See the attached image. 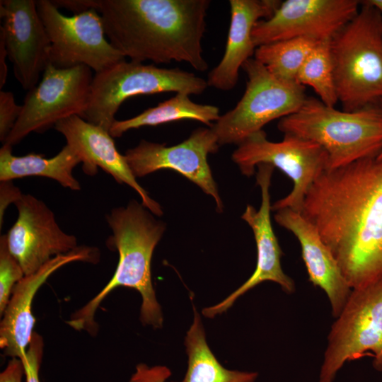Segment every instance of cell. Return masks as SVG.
Instances as JSON below:
<instances>
[{"instance_id":"cell-35","label":"cell","mask_w":382,"mask_h":382,"mask_svg":"<svg viewBox=\"0 0 382 382\" xmlns=\"http://www.w3.org/2000/svg\"><path fill=\"white\" fill-rule=\"evenodd\" d=\"M381 109L382 110V100L378 103V104ZM378 158L382 159V151L379 153V154L377 156Z\"/></svg>"},{"instance_id":"cell-30","label":"cell","mask_w":382,"mask_h":382,"mask_svg":"<svg viewBox=\"0 0 382 382\" xmlns=\"http://www.w3.org/2000/svg\"><path fill=\"white\" fill-rule=\"evenodd\" d=\"M20 190L12 181H1L0 185V226L1 227L6 209L11 203H16L22 196Z\"/></svg>"},{"instance_id":"cell-15","label":"cell","mask_w":382,"mask_h":382,"mask_svg":"<svg viewBox=\"0 0 382 382\" xmlns=\"http://www.w3.org/2000/svg\"><path fill=\"white\" fill-rule=\"evenodd\" d=\"M0 39L24 90L38 84L49 64L51 43L35 0H1Z\"/></svg>"},{"instance_id":"cell-1","label":"cell","mask_w":382,"mask_h":382,"mask_svg":"<svg viewBox=\"0 0 382 382\" xmlns=\"http://www.w3.org/2000/svg\"><path fill=\"white\" fill-rule=\"evenodd\" d=\"M301 214L352 289L382 277V159L371 156L325 170L309 188Z\"/></svg>"},{"instance_id":"cell-5","label":"cell","mask_w":382,"mask_h":382,"mask_svg":"<svg viewBox=\"0 0 382 382\" xmlns=\"http://www.w3.org/2000/svg\"><path fill=\"white\" fill-rule=\"evenodd\" d=\"M360 2L357 15L330 41L337 96L346 111L382 100V15Z\"/></svg>"},{"instance_id":"cell-10","label":"cell","mask_w":382,"mask_h":382,"mask_svg":"<svg viewBox=\"0 0 382 382\" xmlns=\"http://www.w3.org/2000/svg\"><path fill=\"white\" fill-rule=\"evenodd\" d=\"M36 6L51 43L49 63L55 68L85 65L96 74L125 59L106 38L97 9L66 16L52 1L37 0Z\"/></svg>"},{"instance_id":"cell-33","label":"cell","mask_w":382,"mask_h":382,"mask_svg":"<svg viewBox=\"0 0 382 382\" xmlns=\"http://www.w3.org/2000/svg\"><path fill=\"white\" fill-rule=\"evenodd\" d=\"M8 57L7 52L4 41L0 39V88L6 82L8 75V67L6 62V58Z\"/></svg>"},{"instance_id":"cell-13","label":"cell","mask_w":382,"mask_h":382,"mask_svg":"<svg viewBox=\"0 0 382 382\" xmlns=\"http://www.w3.org/2000/svg\"><path fill=\"white\" fill-rule=\"evenodd\" d=\"M359 4L357 0H286L270 18L255 23L254 45L299 37L332 39L357 15Z\"/></svg>"},{"instance_id":"cell-11","label":"cell","mask_w":382,"mask_h":382,"mask_svg":"<svg viewBox=\"0 0 382 382\" xmlns=\"http://www.w3.org/2000/svg\"><path fill=\"white\" fill-rule=\"evenodd\" d=\"M42 76L28 91L21 113L4 144L13 146L32 132L43 133L72 115L83 118L90 100L92 69L85 65L61 69L49 63Z\"/></svg>"},{"instance_id":"cell-7","label":"cell","mask_w":382,"mask_h":382,"mask_svg":"<svg viewBox=\"0 0 382 382\" xmlns=\"http://www.w3.org/2000/svg\"><path fill=\"white\" fill-rule=\"evenodd\" d=\"M364 357L382 372V277L352 290L328 334L318 382H333L347 361Z\"/></svg>"},{"instance_id":"cell-24","label":"cell","mask_w":382,"mask_h":382,"mask_svg":"<svg viewBox=\"0 0 382 382\" xmlns=\"http://www.w3.org/2000/svg\"><path fill=\"white\" fill-rule=\"evenodd\" d=\"M317 42L299 37L260 45L255 49L254 58L277 79L296 83L301 67Z\"/></svg>"},{"instance_id":"cell-19","label":"cell","mask_w":382,"mask_h":382,"mask_svg":"<svg viewBox=\"0 0 382 382\" xmlns=\"http://www.w3.org/2000/svg\"><path fill=\"white\" fill-rule=\"evenodd\" d=\"M274 219L298 239L308 279L326 294L332 314L337 318L352 289L345 279L332 251L316 227L301 213L289 208L282 209L276 211Z\"/></svg>"},{"instance_id":"cell-32","label":"cell","mask_w":382,"mask_h":382,"mask_svg":"<svg viewBox=\"0 0 382 382\" xmlns=\"http://www.w3.org/2000/svg\"><path fill=\"white\" fill-rule=\"evenodd\" d=\"M54 4L59 8H64L71 11L74 15L79 14L97 7V1L93 0H58L52 1Z\"/></svg>"},{"instance_id":"cell-31","label":"cell","mask_w":382,"mask_h":382,"mask_svg":"<svg viewBox=\"0 0 382 382\" xmlns=\"http://www.w3.org/2000/svg\"><path fill=\"white\" fill-rule=\"evenodd\" d=\"M24 374L25 367L22 360L13 357L0 374V382H22Z\"/></svg>"},{"instance_id":"cell-12","label":"cell","mask_w":382,"mask_h":382,"mask_svg":"<svg viewBox=\"0 0 382 382\" xmlns=\"http://www.w3.org/2000/svg\"><path fill=\"white\" fill-rule=\"evenodd\" d=\"M219 146L211 127H199L183 142L170 146L142 139L127 149L125 157L136 178L161 169L175 170L211 196L217 212H221L223 202L207 160L208 155L216 152Z\"/></svg>"},{"instance_id":"cell-20","label":"cell","mask_w":382,"mask_h":382,"mask_svg":"<svg viewBox=\"0 0 382 382\" xmlns=\"http://www.w3.org/2000/svg\"><path fill=\"white\" fill-rule=\"evenodd\" d=\"M282 1L230 0L231 22L225 51L220 62L208 75V86L230 91L237 84L239 69L255 54L252 31L255 23L270 18Z\"/></svg>"},{"instance_id":"cell-8","label":"cell","mask_w":382,"mask_h":382,"mask_svg":"<svg viewBox=\"0 0 382 382\" xmlns=\"http://www.w3.org/2000/svg\"><path fill=\"white\" fill-rule=\"evenodd\" d=\"M242 69L248 78L242 98L210 127L219 146L239 144L271 121L296 112L307 98L304 86L277 79L255 58Z\"/></svg>"},{"instance_id":"cell-16","label":"cell","mask_w":382,"mask_h":382,"mask_svg":"<svg viewBox=\"0 0 382 382\" xmlns=\"http://www.w3.org/2000/svg\"><path fill=\"white\" fill-rule=\"evenodd\" d=\"M257 167L256 179L261 190V205L259 210H256L252 205L248 204L241 216L254 234L257 248L256 267L249 279L228 297L216 305L203 308L202 313L205 317L214 318L226 312L238 298L266 281L278 284L287 294H291L295 290L294 282L282 268V251L271 222L270 188L274 168L265 163L259 164Z\"/></svg>"},{"instance_id":"cell-14","label":"cell","mask_w":382,"mask_h":382,"mask_svg":"<svg viewBox=\"0 0 382 382\" xmlns=\"http://www.w3.org/2000/svg\"><path fill=\"white\" fill-rule=\"evenodd\" d=\"M18 218L6 234L9 251L25 276L34 274L53 257L69 253L77 238L64 232L52 210L31 195H22L15 203Z\"/></svg>"},{"instance_id":"cell-28","label":"cell","mask_w":382,"mask_h":382,"mask_svg":"<svg viewBox=\"0 0 382 382\" xmlns=\"http://www.w3.org/2000/svg\"><path fill=\"white\" fill-rule=\"evenodd\" d=\"M43 354V339L33 332L25 356L21 359L24 364L26 382H40L39 370Z\"/></svg>"},{"instance_id":"cell-23","label":"cell","mask_w":382,"mask_h":382,"mask_svg":"<svg viewBox=\"0 0 382 382\" xmlns=\"http://www.w3.org/2000/svg\"><path fill=\"white\" fill-rule=\"evenodd\" d=\"M189 96L184 93H178L156 107L146 109L132 118L115 120L109 133L112 137H120L129 129L180 120H197L211 127L219 120L221 115L216 106L194 103Z\"/></svg>"},{"instance_id":"cell-22","label":"cell","mask_w":382,"mask_h":382,"mask_svg":"<svg viewBox=\"0 0 382 382\" xmlns=\"http://www.w3.org/2000/svg\"><path fill=\"white\" fill-rule=\"evenodd\" d=\"M193 308V322L185 337L187 369L179 382H255L257 372L229 370L220 364L206 341L201 317Z\"/></svg>"},{"instance_id":"cell-4","label":"cell","mask_w":382,"mask_h":382,"mask_svg":"<svg viewBox=\"0 0 382 382\" xmlns=\"http://www.w3.org/2000/svg\"><path fill=\"white\" fill-rule=\"evenodd\" d=\"M277 127L284 134L322 146L328 157L327 170L376 156L382 151V110L378 105L339 110L307 97L296 112L280 119Z\"/></svg>"},{"instance_id":"cell-34","label":"cell","mask_w":382,"mask_h":382,"mask_svg":"<svg viewBox=\"0 0 382 382\" xmlns=\"http://www.w3.org/2000/svg\"><path fill=\"white\" fill-rule=\"evenodd\" d=\"M366 1L375 7L382 15V0H366Z\"/></svg>"},{"instance_id":"cell-29","label":"cell","mask_w":382,"mask_h":382,"mask_svg":"<svg viewBox=\"0 0 382 382\" xmlns=\"http://www.w3.org/2000/svg\"><path fill=\"white\" fill-rule=\"evenodd\" d=\"M171 376L170 370L165 366H149L139 364L129 382H166Z\"/></svg>"},{"instance_id":"cell-17","label":"cell","mask_w":382,"mask_h":382,"mask_svg":"<svg viewBox=\"0 0 382 382\" xmlns=\"http://www.w3.org/2000/svg\"><path fill=\"white\" fill-rule=\"evenodd\" d=\"M54 128L78 154L86 175H94L100 168L117 183L134 189L140 196L141 204L152 214L158 216L163 214L161 206L137 181L125 155L120 154L108 131L78 115L60 120Z\"/></svg>"},{"instance_id":"cell-2","label":"cell","mask_w":382,"mask_h":382,"mask_svg":"<svg viewBox=\"0 0 382 382\" xmlns=\"http://www.w3.org/2000/svg\"><path fill=\"white\" fill-rule=\"evenodd\" d=\"M209 0H97L112 45L131 61L208 69L202 40Z\"/></svg>"},{"instance_id":"cell-27","label":"cell","mask_w":382,"mask_h":382,"mask_svg":"<svg viewBox=\"0 0 382 382\" xmlns=\"http://www.w3.org/2000/svg\"><path fill=\"white\" fill-rule=\"evenodd\" d=\"M22 111L10 91H0V140L4 144Z\"/></svg>"},{"instance_id":"cell-18","label":"cell","mask_w":382,"mask_h":382,"mask_svg":"<svg viewBox=\"0 0 382 382\" xmlns=\"http://www.w3.org/2000/svg\"><path fill=\"white\" fill-rule=\"evenodd\" d=\"M99 257L96 248L79 246L69 253L53 257L34 274L24 276L14 286L0 324V347L6 355L19 359L25 356L35 322L32 302L47 278L66 264L76 261L96 263Z\"/></svg>"},{"instance_id":"cell-9","label":"cell","mask_w":382,"mask_h":382,"mask_svg":"<svg viewBox=\"0 0 382 382\" xmlns=\"http://www.w3.org/2000/svg\"><path fill=\"white\" fill-rule=\"evenodd\" d=\"M232 160L243 175L251 176L255 167L265 163L282 171L293 182L286 197L272 205V210L289 208L301 213L305 197L314 181L328 169V157L319 144L284 134L282 141H269L264 130L255 132L237 145Z\"/></svg>"},{"instance_id":"cell-6","label":"cell","mask_w":382,"mask_h":382,"mask_svg":"<svg viewBox=\"0 0 382 382\" xmlns=\"http://www.w3.org/2000/svg\"><path fill=\"white\" fill-rule=\"evenodd\" d=\"M207 87L206 80L192 72L125 59L95 74L83 119L109 132L120 106L130 97L165 92L199 95Z\"/></svg>"},{"instance_id":"cell-25","label":"cell","mask_w":382,"mask_h":382,"mask_svg":"<svg viewBox=\"0 0 382 382\" xmlns=\"http://www.w3.org/2000/svg\"><path fill=\"white\" fill-rule=\"evenodd\" d=\"M331 39L317 42L296 79V83L311 86L320 100L330 107H335L337 96L330 50Z\"/></svg>"},{"instance_id":"cell-21","label":"cell","mask_w":382,"mask_h":382,"mask_svg":"<svg viewBox=\"0 0 382 382\" xmlns=\"http://www.w3.org/2000/svg\"><path fill=\"white\" fill-rule=\"evenodd\" d=\"M80 163L78 154L67 144L54 157L47 158L33 153L14 156L12 146L4 144L0 149V181L42 176L53 179L64 187L80 190V183L73 175L74 168Z\"/></svg>"},{"instance_id":"cell-3","label":"cell","mask_w":382,"mask_h":382,"mask_svg":"<svg viewBox=\"0 0 382 382\" xmlns=\"http://www.w3.org/2000/svg\"><path fill=\"white\" fill-rule=\"evenodd\" d=\"M148 209L136 200L125 207H115L107 215L112 229L110 241L119 253L115 272L107 285L66 323L77 330L94 335L98 330L94 316L102 301L113 289L125 286L141 296L140 320L154 328L163 326V318L151 280V263L154 250L163 236L166 225L156 219Z\"/></svg>"},{"instance_id":"cell-26","label":"cell","mask_w":382,"mask_h":382,"mask_svg":"<svg viewBox=\"0 0 382 382\" xmlns=\"http://www.w3.org/2000/svg\"><path fill=\"white\" fill-rule=\"evenodd\" d=\"M23 270L9 251L6 235L0 237V314L10 300L14 286L24 277Z\"/></svg>"}]
</instances>
